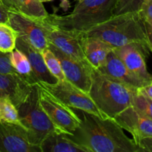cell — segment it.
Segmentation results:
<instances>
[{
  "label": "cell",
  "mask_w": 152,
  "mask_h": 152,
  "mask_svg": "<svg viewBox=\"0 0 152 152\" xmlns=\"http://www.w3.org/2000/svg\"><path fill=\"white\" fill-rule=\"evenodd\" d=\"M76 110L82 117L80 125L72 134H65L87 152H143L114 119Z\"/></svg>",
  "instance_id": "1"
},
{
  "label": "cell",
  "mask_w": 152,
  "mask_h": 152,
  "mask_svg": "<svg viewBox=\"0 0 152 152\" xmlns=\"http://www.w3.org/2000/svg\"><path fill=\"white\" fill-rule=\"evenodd\" d=\"M83 36L99 39L113 48L129 44H138L148 48L145 22L139 12L113 15L107 21L84 33Z\"/></svg>",
  "instance_id": "2"
},
{
  "label": "cell",
  "mask_w": 152,
  "mask_h": 152,
  "mask_svg": "<svg viewBox=\"0 0 152 152\" xmlns=\"http://www.w3.org/2000/svg\"><path fill=\"white\" fill-rule=\"evenodd\" d=\"M117 0H82L67 15L49 14L45 20L53 26L83 34L113 16Z\"/></svg>",
  "instance_id": "3"
},
{
  "label": "cell",
  "mask_w": 152,
  "mask_h": 152,
  "mask_svg": "<svg viewBox=\"0 0 152 152\" xmlns=\"http://www.w3.org/2000/svg\"><path fill=\"white\" fill-rule=\"evenodd\" d=\"M136 89L94 68L89 94L102 114L113 119L133 105Z\"/></svg>",
  "instance_id": "4"
},
{
  "label": "cell",
  "mask_w": 152,
  "mask_h": 152,
  "mask_svg": "<svg viewBox=\"0 0 152 152\" xmlns=\"http://www.w3.org/2000/svg\"><path fill=\"white\" fill-rule=\"evenodd\" d=\"M16 108L28 142L32 145L40 146L46 137L54 132H60L40 105L39 87L37 83L32 85L25 99Z\"/></svg>",
  "instance_id": "5"
},
{
  "label": "cell",
  "mask_w": 152,
  "mask_h": 152,
  "mask_svg": "<svg viewBox=\"0 0 152 152\" xmlns=\"http://www.w3.org/2000/svg\"><path fill=\"white\" fill-rule=\"evenodd\" d=\"M38 87L40 103L52 123L60 132L72 133L80 123L77 112L46 89L39 86Z\"/></svg>",
  "instance_id": "6"
},
{
  "label": "cell",
  "mask_w": 152,
  "mask_h": 152,
  "mask_svg": "<svg viewBox=\"0 0 152 152\" xmlns=\"http://www.w3.org/2000/svg\"><path fill=\"white\" fill-rule=\"evenodd\" d=\"M37 84L74 109L82 110L103 118L107 117L98 109L89 94L80 90L67 80H61L54 84L43 82H38Z\"/></svg>",
  "instance_id": "7"
},
{
  "label": "cell",
  "mask_w": 152,
  "mask_h": 152,
  "mask_svg": "<svg viewBox=\"0 0 152 152\" xmlns=\"http://www.w3.org/2000/svg\"><path fill=\"white\" fill-rule=\"evenodd\" d=\"M37 21H38L43 26L48 41L50 44H52L65 54L74 59H78L82 62H89L83 50L82 34L57 28L48 23L45 19Z\"/></svg>",
  "instance_id": "8"
},
{
  "label": "cell",
  "mask_w": 152,
  "mask_h": 152,
  "mask_svg": "<svg viewBox=\"0 0 152 152\" xmlns=\"http://www.w3.org/2000/svg\"><path fill=\"white\" fill-rule=\"evenodd\" d=\"M18 34V37L42 51L49 48V42L41 24L14 9L8 12V22Z\"/></svg>",
  "instance_id": "9"
},
{
  "label": "cell",
  "mask_w": 152,
  "mask_h": 152,
  "mask_svg": "<svg viewBox=\"0 0 152 152\" xmlns=\"http://www.w3.org/2000/svg\"><path fill=\"white\" fill-rule=\"evenodd\" d=\"M49 48L61 62L66 79L80 90L89 94L92 85L93 67L89 62H82L65 54L50 43Z\"/></svg>",
  "instance_id": "10"
},
{
  "label": "cell",
  "mask_w": 152,
  "mask_h": 152,
  "mask_svg": "<svg viewBox=\"0 0 152 152\" xmlns=\"http://www.w3.org/2000/svg\"><path fill=\"white\" fill-rule=\"evenodd\" d=\"M41 152L30 143L22 126L0 121V152Z\"/></svg>",
  "instance_id": "11"
},
{
  "label": "cell",
  "mask_w": 152,
  "mask_h": 152,
  "mask_svg": "<svg viewBox=\"0 0 152 152\" xmlns=\"http://www.w3.org/2000/svg\"><path fill=\"white\" fill-rule=\"evenodd\" d=\"M113 51L137 77L147 84L152 82V75L148 71L145 63V58L148 56L150 51L148 48L138 44H129L116 48Z\"/></svg>",
  "instance_id": "12"
},
{
  "label": "cell",
  "mask_w": 152,
  "mask_h": 152,
  "mask_svg": "<svg viewBox=\"0 0 152 152\" xmlns=\"http://www.w3.org/2000/svg\"><path fill=\"white\" fill-rule=\"evenodd\" d=\"M116 123L133 136L137 142L139 139L152 136V120L134 105L114 117Z\"/></svg>",
  "instance_id": "13"
},
{
  "label": "cell",
  "mask_w": 152,
  "mask_h": 152,
  "mask_svg": "<svg viewBox=\"0 0 152 152\" xmlns=\"http://www.w3.org/2000/svg\"><path fill=\"white\" fill-rule=\"evenodd\" d=\"M98 71L111 78L122 82L136 88L144 87L148 85L145 82L128 69V67L113 50L109 53L106 63L104 66L99 68Z\"/></svg>",
  "instance_id": "14"
},
{
  "label": "cell",
  "mask_w": 152,
  "mask_h": 152,
  "mask_svg": "<svg viewBox=\"0 0 152 152\" xmlns=\"http://www.w3.org/2000/svg\"><path fill=\"white\" fill-rule=\"evenodd\" d=\"M16 48L23 52L27 56L31 63L33 75L37 83L43 82L50 84L58 83V79L52 75L48 69L40 50H37L30 43L27 42L19 37L16 39Z\"/></svg>",
  "instance_id": "15"
},
{
  "label": "cell",
  "mask_w": 152,
  "mask_h": 152,
  "mask_svg": "<svg viewBox=\"0 0 152 152\" xmlns=\"http://www.w3.org/2000/svg\"><path fill=\"white\" fill-rule=\"evenodd\" d=\"M32 85L25 77L0 73V96H7L16 106L22 102L31 91Z\"/></svg>",
  "instance_id": "16"
},
{
  "label": "cell",
  "mask_w": 152,
  "mask_h": 152,
  "mask_svg": "<svg viewBox=\"0 0 152 152\" xmlns=\"http://www.w3.org/2000/svg\"><path fill=\"white\" fill-rule=\"evenodd\" d=\"M82 46L86 59L97 70L104 66L108 54L114 49L99 39L86 36L82 37Z\"/></svg>",
  "instance_id": "17"
},
{
  "label": "cell",
  "mask_w": 152,
  "mask_h": 152,
  "mask_svg": "<svg viewBox=\"0 0 152 152\" xmlns=\"http://www.w3.org/2000/svg\"><path fill=\"white\" fill-rule=\"evenodd\" d=\"M40 148L41 152H87L61 132H54L46 137Z\"/></svg>",
  "instance_id": "18"
},
{
  "label": "cell",
  "mask_w": 152,
  "mask_h": 152,
  "mask_svg": "<svg viewBox=\"0 0 152 152\" xmlns=\"http://www.w3.org/2000/svg\"><path fill=\"white\" fill-rule=\"evenodd\" d=\"M10 61L16 72L25 77L28 83L31 85L37 83V81L33 75L31 63L23 52L19 50V49L15 48L10 53Z\"/></svg>",
  "instance_id": "19"
},
{
  "label": "cell",
  "mask_w": 152,
  "mask_h": 152,
  "mask_svg": "<svg viewBox=\"0 0 152 152\" xmlns=\"http://www.w3.org/2000/svg\"><path fill=\"white\" fill-rule=\"evenodd\" d=\"M18 11L34 20H42L49 16L43 2L40 0H18Z\"/></svg>",
  "instance_id": "20"
},
{
  "label": "cell",
  "mask_w": 152,
  "mask_h": 152,
  "mask_svg": "<svg viewBox=\"0 0 152 152\" xmlns=\"http://www.w3.org/2000/svg\"><path fill=\"white\" fill-rule=\"evenodd\" d=\"M16 31L9 24L0 22V51L10 53L16 48Z\"/></svg>",
  "instance_id": "21"
},
{
  "label": "cell",
  "mask_w": 152,
  "mask_h": 152,
  "mask_svg": "<svg viewBox=\"0 0 152 152\" xmlns=\"http://www.w3.org/2000/svg\"><path fill=\"white\" fill-rule=\"evenodd\" d=\"M0 121L22 126L17 108L7 96H0Z\"/></svg>",
  "instance_id": "22"
},
{
  "label": "cell",
  "mask_w": 152,
  "mask_h": 152,
  "mask_svg": "<svg viewBox=\"0 0 152 152\" xmlns=\"http://www.w3.org/2000/svg\"><path fill=\"white\" fill-rule=\"evenodd\" d=\"M41 53L43 54L45 63L51 74L55 76L58 81L66 80L63 72L61 62L55 56V53L51 50V49L49 48H46L42 50Z\"/></svg>",
  "instance_id": "23"
},
{
  "label": "cell",
  "mask_w": 152,
  "mask_h": 152,
  "mask_svg": "<svg viewBox=\"0 0 152 152\" xmlns=\"http://www.w3.org/2000/svg\"><path fill=\"white\" fill-rule=\"evenodd\" d=\"M133 105L152 120V99L148 96L142 87L136 89Z\"/></svg>",
  "instance_id": "24"
},
{
  "label": "cell",
  "mask_w": 152,
  "mask_h": 152,
  "mask_svg": "<svg viewBox=\"0 0 152 152\" xmlns=\"http://www.w3.org/2000/svg\"><path fill=\"white\" fill-rule=\"evenodd\" d=\"M143 0H117L113 15L139 12Z\"/></svg>",
  "instance_id": "25"
},
{
  "label": "cell",
  "mask_w": 152,
  "mask_h": 152,
  "mask_svg": "<svg viewBox=\"0 0 152 152\" xmlns=\"http://www.w3.org/2000/svg\"><path fill=\"white\" fill-rule=\"evenodd\" d=\"M0 73L12 75L19 74L16 72L10 63V53H3L0 51Z\"/></svg>",
  "instance_id": "26"
},
{
  "label": "cell",
  "mask_w": 152,
  "mask_h": 152,
  "mask_svg": "<svg viewBox=\"0 0 152 152\" xmlns=\"http://www.w3.org/2000/svg\"><path fill=\"white\" fill-rule=\"evenodd\" d=\"M139 12L146 23L152 25V0H143Z\"/></svg>",
  "instance_id": "27"
},
{
  "label": "cell",
  "mask_w": 152,
  "mask_h": 152,
  "mask_svg": "<svg viewBox=\"0 0 152 152\" xmlns=\"http://www.w3.org/2000/svg\"><path fill=\"white\" fill-rule=\"evenodd\" d=\"M136 143L142 149L143 152H152V136L141 138Z\"/></svg>",
  "instance_id": "28"
},
{
  "label": "cell",
  "mask_w": 152,
  "mask_h": 152,
  "mask_svg": "<svg viewBox=\"0 0 152 152\" xmlns=\"http://www.w3.org/2000/svg\"><path fill=\"white\" fill-rule=\"evenodd\" d=\"M10 9L0 0V22L7 23L8 22V12Z\"/></svg>",
  "instance_id": "29"
},
{
  "label": "cell",
  "mask_w": 152,
  "mask_h": 152,
  "mask_svg": "<svg viewBox=\"0 0 152 152\" xmlns=\"http://www.w3.org/2000/svg\"><path fill=\"white\" fill-rule=\"evenodd\" d=\"M145 29L148 48L150 51L152 52V25H150V24H148L145 22Z\"/></svg>",
  "instance_id": "30"
},
{
  "label": "cell",
  "mask_w": 152,
  "mask_h": 152,
  "mask_svg": "<svg viewBox=\"0 0 152 152\" xmlns=\"http://www.w3.org/2000/svg\"><path fill=\"white\" fill-rule=\"evenodd\" d=\"M142 88L143 90L145 91V92L147 94L148 96L152 99V82H151L149 84L146 85L145 86H144V87H142Z\"/></svg>",
  "instance_id": "31"
},
{
  "label": "cell",
  "mask_w": 152,
  "mask_h": 152,
  "mask_svg": "<svg viewBox=\"0 0 152 152\" xmlns=\"http://www.w3.org/2000/svg\"><path fill=\"white\" fill-rule=\"evenodd\" d=\"M60 6H61L65 11H66V10L70 7L69 1V0H61V4H60Z\"/></svg>",
  "instance_id": "32"
},
{
  "label": "cell",
  "mask_w": 152,
  "mask_h": 152,
  "mask_svg": "<svg viewBox=\"0 0 152 152\" xmlns=\"http://www.w3.org/2000/svg\"><path fill=\"white\" fill-rule=\"evenodd\" d=\"M10 5V9H14V10H18V6H19V2L18 0H7Z\"/></svg>",
  "instance_id": "33"
},
{
  "label": "cell",
  "mask_w": 152,
  "mask_h": 152,
  "mask_svg": "<svg viewBox=\"0 0 152 152\" xmlns=\"http://www.w3.org/2000/svg\"><path fill=\"white\" fill-rule=\"evenodd\" d=\"M1 1H2L3 2H4V4H5V5L7 6L9 9H10V5H9V3H8V1H7V0H1Z\"/></svg>",
  "instance_id": "34"
},
{
  "label": "cell",
  "mask_w": 152,
  "mask_h": 152,
  "mask_svg": "<svg viewBox=\"0 0 152 152\" xmlns=\"http://www.w3.org/2000/svg\"><path fill=\"white\" fill-rule=\"evenodd\" d=\"M40 1H42V2H46V1H51L52 0H40Z\"/></svg>",
  "instance_id": "35"
},
{
  "label": "cell",
  "mask_w": 152,
  "mask_h": 152,
  "mask_svg": "<svg viewBox=\"0 0 152 152\" xmlns=\"http://www.w3.org/2000/svg\"><path fill=\"white\" fill-rule=\"evenodd\" d=\"M77 1H82V0H77Z\"/></svg>",
  "instance_id": "36"
}]
</instances>
